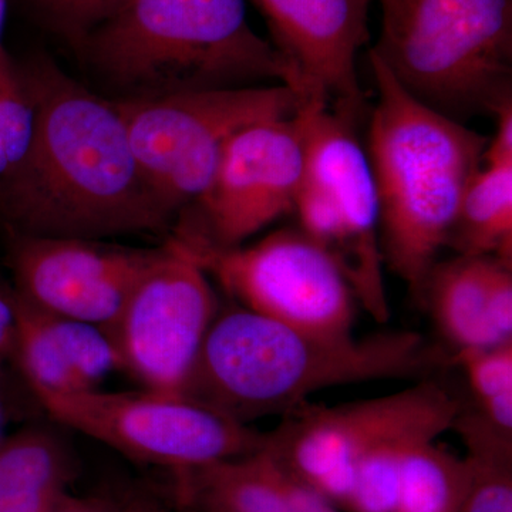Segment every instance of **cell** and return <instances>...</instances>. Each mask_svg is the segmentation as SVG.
I'll use <instances>...</instances> for the list:
<instances>
[{
	"instance_id": "1",
	"label": "cell",
	"mask_w": 512,
	"mask_h": 512,
	"mask_svg": "<svg viewBox=\"0 0 512 512\" xmlns=\"http://www.w3.org/2000/svg\"><path fill=\"white\" fill-rule=\"evenodd\" d=\"M35 110L25 156L0 178L9 235L107 241L163 235L177 217L138 165L113 100L47 57L19 67Z\"/></svg>"
},
{
	"instance_id": "2",
	"label": "cell",
	"mask_w": 512,
	"mask_h": 512,
	"mask_svg": "<svg viewBox=\"0 0 512 512\" xmlns=\"http://www.w3.org/2000/svg\"><path fill=\"white\" fill-rule=\"evenodd\" d=\"M441 365L443 355L416 332L326 335L237 306L212 322L184 396L248 426L285 416L322 390L427 379Z\"/></svg>"
},
{
	"instance_id": "3",
	"label": "cell",
	"mask_w": 512,
	"mask_h": 512,
	"mask_svg": "<svg viewBox=\"0 0 512 512\" xmlns=\"http://www.w3.org/2000/svg\"><path fill=\"white\" fill-rule=\"evenodd\" d=\"M77 55L110 100L266 80L305 97L292 64L252 29L245 0H130L90 33Z\"/></svg>"
},
{
	"instance_id": "4",
	"label": "cell",
	"mask_w": 512,
	"mask_h": 512,
	"mask_svg": "<svg viewBox=\"0 0 512 512\" xmlns=\"http://www.w3.org/2000/svg\"><path fill=\"white\" fill-rule=\"evenodd\" d=\"M369 63L377 99L366 153L384 266L421 302L468 185L483 167L488 137L414 99L372 53Z\"/></svg>"
},
{
	"instance_id": "5",
	"label": "cell",
	"mask_w": 512,
	"mask_h": 512,
	"mask_svg": "<svg viewBox=\"0 0 512 512\" xmlns=\"http://www.w3.org/2000/svg\"><path fill=\"white\" fill-rule=\"evenodd\" d=\"M370 53L414 99L450 119L512 99V0H377Z\"/></svg>"
},
{
	"instance_id": "6",
	"label": "cell",
	"mask_w": 512,
	"mask_h": 512,
	"mask_svg": "<svg viewBox=\"0 0 512 512\" xmlns=\"http://www.w3.org/2000/svg\"><path fill=\"white\" fill-rule=\"evenodd\" d=\"M305 178L293 211L299 229L333 259L356 302L379 323L390 318L380 242V208L366 148L350 120L326 101L301 109Z\"/></svg>"
},
{
	"instance_id": "7",
	"label": "cell",
	"mask_w": 512,
	"mask_h": 512,
	"mask_svg": "<svg viewBox=\"0 0 512 512\" xmlns=\"http://www.w3.org/2000/svg\"><path fill=\"white\" fill-rule=\"evenodd\" d=\"M305 100L285 84H261L113 101L144 177L178 217L207 190L234 134L292 117Z\"/></svg>"
},
{
	"instance_id": "8",
	"label": "cell",
	"mask_w": 512,
	"mask_h": 512,
	"mask_svg": "<svg viewBox=\"0 0 512 512\" xmlns=\"http://www.w3.org/2000/svg\"><path fill=\"white\" fill-rule=\"evenodd\" d=\"M36 399L67 429L178 474L245 456L266 441V434L183 394L93 389L39 394Z\"/></svg>"
},
{
	"instance_id": "9",
	"label": "cell",
	"mask_w": 512,
	"mask_h": 512,
	"mask_svg": "<svg viewBox=\"0 0 512 512\" xmlns=\"http://www.w3.org/2000/svg\"><path fill=\"white\" fill-rule=\"evenodd\" d=\"M460 409V400L446 387L423 379L375 399L338 406L303 403L266 434V444L293 477L345 510L357 461L370 448L416 427L446 433Z\"/></svg>"
},
{
	"instance_id": "10",
	"label": "cell",
	"mask_w": 512,
	"mask_h": 512,
	"mask_svg": "<svg viewBox=\"0 0 512 512\" xmlns=\"http://www.w3.org/2000/svg\"><path fill=\"white\" fill-rule=\"evenodd\" d=\"M171 237L190 249L238 306L312 332L352 333L355 295L338 265L301 229H281L232 248Z\"/></svg>"
},
{
	"instance_id": "11",
	"label": "cell",
	"mask_w": 512,
	"mask_h": 512,
	"mask_svg": "<svg viewBox=\"0 0 512 512\" xmlns=\"http://www.w3.org/2000/svg\"><path fill=\"white\" fill-rule=\"evenodd\" d=\"M218 312L210 275L190 249L168 238L109 330L121 367L144 389L184 396Z\"/></svg>"
},
{
	"instance_id": "12",
	"label": "cell",
	"mask_w": 512,
	"mask_h": 512,
	"mask_svg": "<svg viewBox=\"0 0 512 512\" xmlns=\"http://www.w3.org/2000/svg\"><path fill=\"white\" fill-rule=\"evenodd\" d=\"M305 167L298 111L242 128L225 144L210 185L195 202L198 220L183 222L173 234L217 248L245 244L293 211Z\"/></svg>"
},
{
	"instance_id": "13",
	"label": "cell",
	"mask_w": 512,
	"mask_h": 512,
	"mask_svg": "<svg viewBox=\"0 0 512 512\" xmlns=\"http://www.w3.org/2000/svg\"><path fill=\"white\" fill-rule=\"evenodd\" d=\"M16 293L42 311L110 330L161 248L10 235Z\"/></svg>"
},
{
	"instance_id": "14",
	"label": "cell",
	"mask_w": 512,
	"mask_h": 512,
	"mask_svg": "<svg viewBox=\"0 0 512 512\" xmlns=\"http://www.w3.org/2000/svg\"><path fill=\"white\" fill-rule=\"evenodd\" d=\"M272 45L301 79L306 99L326 101L352 120L365 99L357 56L369 40L370 0H252Z\"/></svg>"
},
{
	"instance_id": "15",
	"label": "cell",
	"mask_w": 512,
	"mask_h": 512,
	"mask_svg": "<svg viewBox=\"0 0 512 512\" xmlns=\"http://www.w3.org/2000/svg\"><path fill=\"white\" fill-rule=\"evenodd\" d=\"M198 512H339L293 477L265 444L252 453L180 474Z\"/></svg>"
},
{
	"instance_id": "16",
	"label": "cell",
	"mask_w": 512,
	"mask_h": 512,
	"mask_svg": "<svg viewBox=\"0 0 512 512\" xmlns=\"http://www.w3.org/2000/svg\"><path fill=\"white\" fill-rule=\"evenodd\" d=\"M491 261L493 258L485 256L458 255L451 261L437 262L424 286L421 303L429 306L441 335L457 352L503 345L487 316Z\"/></svg>"
},
{
	"instance_id": "17",
	"label": "cell",
	"mask_w": 512,
	"mask_h": 512,
	"mask_svg": "<svg viewBox=\"0 0 512 512\" xmlns=\"http://www.w3.org/2000/svg\"><path fill=\"white\" fill-rule=\"evenodd\" d=\"M447 247L512 265V165H483L468 185Z\"/></svg>"
},
{
	"instance_id": "18",
	"label": "cell",
	"mask_w": 512,
	"mask_h": 512,
	"mask_svg": "<svg viewBox=\"0 0 512 512\" xmlns=\"http://www.w3.org/2000/svg\"><path fill=\"white\" fill-rule=\"evenodd\" d=\"M467 448V487L460 512H512V433L480 412L460 413L453 429Z\"/></svg>"
},
{
	"instance_id": "19",
	"label": "cell",
	"mask_w": 512,
	"mask_h": 512,
	"mask_svg": "<svg viewBox=\"0 0 512 512\" xmlns=\"http://www.w3.org/2000/svg\"><path fill=\"white\" fill-rule=\"evenodd\" d=\"M466 487L464 458L424 441L404 458L396 512H460Z\"/></svg>"
},
{
	"instance_id": "20",
	"label": "cell",
	"mask_w": 512,
	"mask_h": 512,
	"mask_svg": "<svg viewBox=\"0 0 512 512\" xmlns=\"http://www.w3.org/2000/svg\"><path fill=\"white\" fill-rule=\"evenodd\" d=\"M72 458L62 440L45 429H30L0 440V493L63 495Z\"/></svg>"
},
{
	"instance_id": "21",
	"label": "cell",
	"mask_w": 512,
	"mask_h": 512,
	"mask_svg": "<svg viewBox=\"0 0 512 512\" xmlns=\"http://www.w3.org/2000/svg\"><path fill=\"white\" fill-rule=\"evenodd\" d=\"M441 434L429 427H416L400 431L370 448L357 461L345 511L396 512L404 458L417 444L437 440Z\"/></svg>"
},
{
	"instance_id": "22",
	"label": "cell",
	"mask_w": 512,
	"mask_h": 512,
	"mask_svg": "<svg viewBox=\"0 0 512 512\" xmlns=\"http://www.w3.org/2000/svg\"><path fill=\"white\" fill-rule=\"evenodd\" d=\"M46 315L79 392L100 389L107 376L123 370L119 350L109 330L83 320L63 318L49 312Z\"/></svg>"
},
{
	"instance_id": "23",
	"label": "cell",
	"mask_w": 512,
	"mask_h": 512,
	"mask_svg": "<svg viewBox=\"0 0 512 512\" xmlns=\"http://www.w3.org/2000/svg\"><path fill=\"white\" fill-rule=\"evenodd\" d=\"M461 367L478 402V412L500 430L512 433V340L487 349L460 350Z\"/></svg>"
},
{
	"instance_id": "24",
	"label": "cell",
	"mask_w": 512,
	"mask_h": 512,
	"mask_svg": "<svg viewBox=\"0 0 512 512\" xmlns=\"http://www.w3.org/2000/svg\"><path fill=\"white\" fill-rule=\"evenodd\" d=\"M35 130V110L19 67L0 46V178L25 156Z\"/></svg>"
},
{
	"instance_id": "25",
	"label": "cell",
	"mask_w": 512,
	"mask_h": 512,
	"mask_svg": "<svg viewBox=\"0 0 512 512\" xmlns=\"http://www.w3.org/2000/svg\"><path fill=\"white\" fill-rule=\"evenodd\" d=\"M130 0H26L36 19L79 52L93 30L119 13Z\"/></svg>"
},
{
	"instance_id": "26",
	"label": "cell",
	"mask_w": 512,
	"mask_h": 512,
	"mask_svg": "<svg viewBox=\"0 0 512 512\" xmlns=\"http://www.w3.org/2000/svg\"><path fill=\"white\" fill-rule=\"evenodd\" d=\"M487 316L501 343L512 340V265L493 258L488 274Z\"/></svg>"
},
{
	"instance_id": "27",
	"label": "cell",
	"mask_w": 512,
	"mask_h": 512,
	"mask_svg": "<svg viewBox=\"0 0 512 512\" xmlns=\"http://www.w3.org/2000/svg\"><path fill=\"white\" fill-rule=\"evenodd\" d=\"M495 131L488 137L483 165H512V99L494 111Z\"/></svg>"
},
{
	"instance_id": "28",
	"label": "cell",
	"mask_w": 512,
	"mask_h": 512,
	"mask_svg": "<svg viewBox=\"0 0 512 512\" xmlns=\"http://www.w3.org/2000/svg\"><path fill=\"white\" fill-rule=\"evenodd\" d=\"M64 495L0 493V512H53Z\"/></svg>"
},
{
	"instance_id": "29",
	"label": "cell",
	"mask_w": 512,
	"mask_h": 512,
	"mask_svg": "<svg viewBox=\"0 0 512 512\" xmlns=\"http://www.w3.org/2000/svg\"><path fill=\"white\" fill-rule=\"evenodd\" d=\"M16 309L15 298L0 292V360L13 350L15 339Z\"/></svg>"
},
{
	"instance_id": "30",
	"label": "cell",
	"mask_w": 512,
	"mask_h": 512,
	"mask_svg": "<svg viewBox=\"0 0 512 512\" xmlns=\"http://www.w3.org/2000/svg\"><path fill=\"white\" fill-rule=\"evenodd\" d=\"M53 512H99L94 510V508L87 507V505L74 503L72 500H66V498H62L59 501V504L56 505L55 510Z\"/></svg>"
},
{
	"instance_id": "31",
	"label": "cell",
	"mask_w": 512,
	"mask_h": 512,
	"mask_svg": "<svg viewBox=\"0 0 512 512\" xmlns=\"http://www.w3.org/2000/svg\"><path fill=\"white\" fill-rule=\"evenodd\" d=\"M6 10H8V0H0V46H2L3 25H5Z\"/></svg>"
},
{
	"instance_id": "32",
	"label": "cell",
	"mask_w": 512,
	"mask_h": 512,
	"mask_svg": "<svg viewBox=\"0 0 512 512\" xmlns=\"http://www.w3.org/2000/svg\"><path fill=\"white\" fill-rule=\"evenodd\" d=\"M0 363H2V360H0ZM0 429H2V399H0Z\"/></svg>"
}]
</instances>
